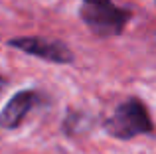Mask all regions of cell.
Segmentation results:
<instances>
[{
  "mask_svg": "<svg viewBox=\"0 0 156 154\" xmlns=\"http://www.w3.org/2000/svg\"><path fill=\"white\" fill-rule=\"evenodd\" d=\"M4 83H6V81H4L2 77H0V91H2V89H4Z\"/></svg>",
  "mask_w": 156,
  "mask_h": 154,
  "instance_id": "cell-5",
  "label": "cell"
},
{
  "mask_svg": "<svg viewBox=\"0 0 156 154\" xmlns=\"http://www.w3.org/2000/svg\"><path fill=\"white\" fill-rule=\"evenodd\" d=\"M79 14L85 26L99 38L122 34L130 20V12L119 8L113 0H81Z\"/></svg>",
  "mask_w": 156,
  "mask_h": 154,
  "instance_id": "cell-1",
  "label": "cell"
},
{
  "mask_svg": "<svg viewBox=\"0 0 156 154\" xmlns=\"http://www.w3.org/2000/svg\"><path fill=\"white\" fill-rule=\"evenodd\" d=\"M12 47L26 51L30 55L42 58L46 61L53 63H69L73 61V54L69 51V47L61 42L55 40H44V38H20V40H10Z\"/></svg>",
  "mask_w": 156,
  "mask_h": 154,
  "instance_id": "cell-3",
  "label": "cell"
},
{
  "mask_svg": "<svg viewBox=\"0 0 156 154\" xmlns=\"http://www.w3.org/2000/svg\"><path fill=\"white\" fill-rule=\"evenodd\" d=\"M105 131L115 138L129 140L138 135H150L154 131V124L150 121L144 103L130 97L122 101L113 115L105 121Z\"/></svg>",
  "mask_w": 156,
  "mask_h": 154,
  "instance_id": "cell-2",
  "label": "cell"
},
{
  "mask_svg": "<svg viewBox=\"0 0 156 154\" xmlns=\"http://www.w3.org/2000/svg\"><path fill=\"white\" fill-rule=\"evenodd\" d=\"M42 101L36 91H20L8 101V105L0 113V128H16L22 124L26 115Z\"/></svg>",
  "mask_w": 156,
  "mask_h": 154,
  "instance_id": "cell-4",
  "label": "cell"
}]
</instances>
